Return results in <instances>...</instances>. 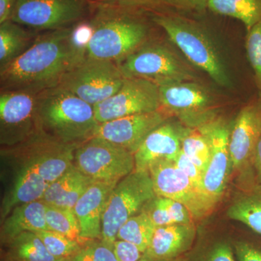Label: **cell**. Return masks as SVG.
<instances>
[{
  "instance_id": "23",
  "label": "cell",
  "mask_w": 261,
  "mask_h": 261,
  "mask_svg": "<svg viewBox=\"0 0 261 261\" xmlns=\"http://www.w3.org/2000/svg\"><path fill=\"white\" fill-rule=\"evenodd\" d=\"M39 34L11 20L0 24V68L22 56Z\"/></svg>"
},
{
  "instance_id": "12",
  "label": "cell",
  "mask_w": 261,
  "mask_h": 261,
  "mask_svg": "<svg viewBox=\"0 0 261 261\" xmlns=\"http://www.w3.org/2000/svg\"><path fill=\"white\" fill-rule=\"evenodd\" d=\"M39 93L25 91H4L0 93L2 143H23L42 133L38 119Z\"/></svg>"
},
{
  "instance_id": "43",
  "label": "cell",
  "mask_w": 261,
  "mask_h": 261,
  "mask_svg": "<svg viewBox=\"0 0 261 261\" xmlns=\"http://www.w3.org/2000/svg\"><path fill=\"white\" fill-rule=\"evenodd\" d=\"M63 261H69V260H68V258H67V259H65V260H63Z\"/></svg>"
},
{
  "instance_id": "11",
  "label": "cell",
  "mask_w": 261,
  "mask_h": 261,
  "mask_svg": "<svg viewBox=\"0 0 261 261\" xmlns=\"http://www.w3.org/2000/svg\"><path fill=\"white\" fill-rule=\"evenodd\" d=\"M161 109L178 117L185 126L196 128L215 118L214 98L194 82L159 86Z\"/></svg>"
},
{
  "instance_id": "16",
  "label": "cell",
  "mask_w": 261,
  "mask_h": 261,
  "mask_svg": "<svg viewBox=\"0 0 261 261\" xmlns=\"http://www.w3.org/2000/svg\"><path fill=\"white\" fill-rule=\"evenodd\" d=\"M261 137V92L239 113L231 129L229 149L232 169L243 171L252 163Z\"/></svg>"
},
{
  "instance_id": "27",
  "label": "cell",
  "mask_w": 261,
  "mask_h": 261,
  "mask_svg": "<svg viewBox=\"0 0 261 261\" xmlns=\"http://www.w3.org/2000/svg\"><path fill=\"white\" fill-rule=\"evenodd\" d=\"M156 226L144 211L132 216L120 228L117 240L135 244L144 253L147 250Z\"/></svg>"
},
{
  "instance_id": "4",
  "label": "cell",
  "mask_w": 261,
  "mask_h": 261,
  "mask_svg": "<svg viewBox=\"0 0 261 261\" xmlns=\"http://www.w3.org/2000/svg\"><path fill=\"white\" fill-rule=\"evenodd\" d=\"M152 20L166 32L192 64L221 87H230L231 80L219 51L197 24L168 13H154Z\"/></svg>"
},
{
  "instance_id": "31",
  "label": "cell",
  "mask_w": 261,
  "mask_h": 261,
  "mask_svg": "<svg viewBox=\"0 0 261 261\" xmlns=\"http://www.w3.org/2000/svg\"><path fill=\"white\" fill-rule=\"evenodd\" d=\"M35 233L42 240L49 253L58 258H69L82 246L79 242L51 230H43Z\"/></svg>"
},
{
  "instance_id": "35",
  "label": "cell",
  "mask_w": 261,
  "mask_h": 261,
  "mask_svg": "<svg viewBox=\"0 0 261 261\" xmlns=\"http://www.w3.org/2000/svg\"><path fill=\"white\" fill-rule=\"evenodd\" d=\"M173 162L181 171H183L188 176L196 186L205 191L203 187L204 173L200 171V168L197 167L187 155H185L182 151L178 154Z\"/></svg>"
},
{
  "instance_id": "7",
  "label": "cell",
  "mask_w": 261,
  "mask_h": 261,
  "mask_svg": "<svg viewBox=\"0 0 261 261\" xmlns=\"http://www.w3.org/2000/svg\"><path fill=\"white\" fill-rule=\"evenodd\" d=\"M125 80L115 62L86 56L58 86L95 106L116 93Z\"/></svg>"
},
{
  "instance_id": "10",
  "label": "cell",
  "mask_w": 261,
  "mask_h": 261,
  "mask_svg": "<svg viewBox=\"0 0 261 261\" xmlns=\"http://www.w3.org/2000/svg\"><path fill=\"white\" fill-rule=\"evenodd\" d=\"M148 171L156 196L183 204L195 220L207 217L218 204L204 190L196 186L172 161H155L149 166Z\"/></svg>"
},
{
  "instance_id": "14",
  "label": "cell",
  "mask_w": 261,
  "mask_h": 261,
  "mask_svg": "<svg viewBox=\"0 0 261 261\" xmlns=\"http://www.w3.org/2000/svg\"><path fill=\"white\" fill-rule=\"evenodd\" d=\"M211 144V160L204 173V190L217 203L222 198L232 169L229 149L231 129L222 119L211 120L200 126Z\"/></svg>"
},
{
  "instance_id": "1",
  "label": "cell",
  "mask_w": 261,
  "mask_h": 261,
  "mask_svg": "<svg viewBox=\"0 0 261 261\" xmlns=\"http://www.w3.org/2000/svg\"><path fill=\"white\" fill-rule=\"evenodd\" d=\"M86 56L73 39V27L39 33L32 47L0 68L1 92L39 93L53 88Z\"/></svg>"
},
{
  "instance_id": "26",
  "label": "cell",
  "mask_w": 261,
  "mask_h": 261,
  "mask_svg": "<svg viewBox=\"0 0 261 261\" xmlns=\"http://www.w3.org/2000/svg\"><path fill=\"white\" fill-rule=\"evenodd\" d=\"M10 255L14 261H63L49 253L35 232L27 231L10 241Z\"/></svg>"
},
{
  "instance_id": "21",
  "label": "cell",
  "mask_w": 261,
  "mask_h": 261,
  "mask_svg": "<svg viewBox=\"0 0 261 261\" xmlns=\"http://www.w3.org/2000/svg\"><path fill=\"white\" fill-rule=\"evenodd\" d=\"M49 185L30 163H27L19 173L9 195L3 202V217L16 206L42 200Z\"/></svg>"
},
{
  "instance_id": "41",
  "label": "cell",
  "mask_w": 261,
  "mask_h": 261,
  "mask_svg": "<svg viewBox=\"0 0 261 261\" xmlns=\"http://www.w3.org/2000/svg\"><path fill=\"white\" fill-rule=\"evenodd\" d=\"M193 10H203L207 9L209 0H185Z\"/></svg>"
},
{
  "instance_id": "2",
  "label": "cell",
  "mask_w": 261,
  "mask_h": 261,
  "mask_svg": "<svg viewBox=\"0 0 261 261\" xmlns=\"http://www.w3.org/2000/svg\"><path fill=\"white\" fill-rule=\"evenodd\" d=\"M142 12L93 4L89 19L92 34L86 56L117 63L145 44L149 27Z\"/></svg>"
},
{
  "instance_id": "42",
  "label": "cell",
  "mask_w": 261,
  "mask_h": 261,
  "mask_svg": "<svg viewBox=\"0 0 261 261\" xmlns=\"http://www.w3.org/2000/svg\"><path fill=\"white\" fill-rule=\"evenodd\" d=\"M139 261H163V260H152V259L149 258V257L144 256L143 257H142V259H141L140 260H139ZM171 261H175V260H171Z\"/></svg>"
},
{
  "instance_id": "3",
  "label": "cell",
  "mask_w": 261,
  "mask_h": 261,
  "mask_svg": "<svg viewBox=\"0 0 261 261\" xmlns=\"http://www.w3.org/2000/svg\"><path fill=\"white\" fill-rule=\"evenodd\" d=\"M37 113L41 132L67 145L92 138L99 124L93 106L59 86L39 92Z\"/></svg>"
},
{
  "instance_id": "37",
  "label": "cell",
  "mask_w": 261,
  "mask_h": 261,
  "mask_svg": "<svg viewBox=\"0 0 261 261\" xmlns=\"http://www.w3.org/2000/svg\"><path fill=\"white\" fill-rule=\"evenodd\" d=\"M202 261H236L231 245L226 242L216 244Z\"/></svg>"
},
{
  "instance_id": "25",
  "label": "cell",
  "mask_w": 261,
  "mask_h": 261,
  "mask_svg": "<svg viewBox=\"0 0 261 261\" xmlns=\"http://www.w3.org/2000/svg\"><path fill=\"white\" fill-rule=\"evenodd\" d=\"M207 8L240 20L250 30L261 20V0H209Z\"/></svg>"
},
{
  "instance_id": "9",
  "label": "cell",
  "mask_w": 261,
  "mask_h": 261,
  "mask_svg": "<svg viewBox=\"0 0 261 261\" xmlns=\"http://www.w3.org/2000/svg\"><path fill=\"white\" fill-rule=\"evenodd\" d=\"M73 162L94 181H119L135 170V154L95 136L75 149Z\"/></svg>"
},
{
  "instance_id": "34",
  "label": "cell",
  "mask_w": 261,
  "mask_h": 261,
  "mask_svg": "<svg viewBox=\"0 0 261 261\" xmlns=\"http://www.w3.org/2000/svg\"><path fill=\"white\" fill-rule=\"evenodd\" d=\"M141 211H144L156 227L174 224L166 205V198L157 197L147 202Z\"/></svg>"
},
{
  "instance_id": "8",
  "label": "cell",
  "mask_w": 261,
  "mask_h": 261,
  "mask_svg": "<svg viewBox=\"0 0 261 261\" xmlns=\"http://www.w3.org/2000/svg\"><path fill=\"white\" fill-rule=\"evenodd\" d=\"M116 63L125 79H143L158 86L195 80L176 55L160 44H144Z\"/></svg>"
},
{
  "instance_id": "38",
  "label": "cell",
  "mask_w": 261,
  "mask_h": 261,
  "mask_svg": "<svg viewBox=\"0 0 261 261\" xmlns=\"http://www.w3.org/2000/svg\"><path fill=\"white\" fill-rule=\"evenodd\" d=\"M238 261H261V250L251 243L238 242L234 245Z\"/></svg>"
},
{
  "instance_id": "5",
  "label": "cell",
  "mask_w": 261,
  "mask_h": 261,
  "mask_svg": "<svg viewBox=\"0 0 261 261\" xmlns=\"http://www.w3.org/2000/svg\"><path fill=\"white\" fill-rule=\"evenodd\" d=\"M156 197L148 171H137L122 178L113 189L102 221V240L113 244L120 228Z\"/></svg>"
},
{
  "instance_id": "32",
  "label": "cell",
  "mask_w": 261,
  "mask_h": 261,
  "mask_svg": "<svg viewBox=\"0 0 261 261\" xmlns=\"http://www.w3.org/2000/svg\"><path fill=\"white\" fill-rule=\"evenodd\" d=\"M69 261H118L115 255L113 244L107 243L102 239L89 240L82 245L80 250Z\"/></svg>"
},
{
  "instance_id": "28",
  "label": "cell",
  "mask_w": 261,
  "mask_h": 261,
  "mask_svg": "<svg viewBox=\"0 0 261 261\" xmlns=\"http://www.w3.org/2000/svg\"><path fill=\"white\" fill-rule=\"evenodd\" d=\"M181 151L205 173L211 160V144L202 127H187L182 137Z\"/></svg>"
},
{
  "instance_id": "17",
  "label": "cell",
  "mask_w": 261,
  "mask_h": 261,
  "mask_svg": "<svg viewBox=\"0 0 261 261\" xmlns=\"http://www.w3.org/2000/svg\"><path fill=\"white\" fill-rule=\"evenodd\" d=\"M187 126L180 122L166 120L152 130L135 154V170L148 171L160 160L174 161L181 151L182 137Z\"/></svg>"
},
{
  "instance_id": "40",
  "label": "cell",
  "mask_w": 261,
  "mask_h": 261,
  "mask_svg": "<svg viewBox=\"0 0 261 261\" xmlns=\"http://www.w3.org/2000/svg\"><path fill=\"white\" fill-rule=\"evenodd\" d=\"M252 164L256 171L257 180L261 185V137L254 152Z\"/></svg>"
},
{
  "instance_id": "18",
  "label": "cell",
  "mask_w": 261,
  "mask_h": 261,
  "mask_svg": "<svg viewBox=\"0 0 261 261\" xmlns=\"http://www.w3.org/2000/svg\"><path fill=\"white\" fill-rule=\"evenodd\" d=\"M118 181H94L73 207L86 242L102 238V221L110 195Z\"/></svg>"
},
{
  "instance_id": "36",
  "label": "cell",
  "mask_w": 261,
  "mask_h": 261,
  "mask_svg": "<svg viewBox=\"0 0 261 261\" xmlns=\"http://www.w3.org/2000/svg\"><path fill=\"white\" fill-rule=\"evenodd\" d=\"M113 248L118 261H139L145 254L135 244L125 240H116Z\"/></svg>"
},
{
  "instance_id": "13",
  "label": "cell",
  "mask_w": 261,
  "mask_h": 261,
  "mask_svg": "<svg viewBox=\"0 0 261 261\" xmlns=\"http://www.w3.org/2000/svg\"><path fill=\"white\" fill-rule=\"evenodd\" d=\"M94 109L99 123L159 111L161 109L159 87L143 79H126L116 93L94 106Z\"/></svg>"
},
{
  "instance_id": "20",
  "label": "cell",
  "mask_w": 261,
  "mask_h": 261,
  "mask_svg": "<svg viewBox=\"0 0 261 261\" xmlns=\"http://www.w3.org/2000/svg\"><path fill=\"white\" fill-rule=\"evenodd\" d=\"M94 181L73 164L63 176L49 185L42 201L47 205L73 209L77 201Z\"/></svg>"
},
{
  "instance_id": "33",
  "label": "cell",
  "mask_w": 261,
  "mask_h": 261,
  "mask_svg": "<svg viewBox=\"0 0 261 261\" xmlns=\"http://www.w3.org/2000/svg\"><path fill=\"white\" fill-rule=\"evenodd\" d=\"M245 47L247 59L251 65L255 82L261 92V20L247 31Z\"/></svg>"
},
{
  "instance_id": "15",
  "label": "cell",
  "mask_w": 261,
  "mask_h": 261,
  "mask_svg": "<svg viewBox=\"0 0 261 261\" xmlns=\"http://www.w3.org/2000/svg\"><path fill=\"white\" fill-rule=\"evenodd\" d=\"M169 118L163 110L123 117L99 123L94 136L124 147L135 154L152 130Z\"/></svg>"
},
{
  "instance_id": "6",
  "label": "cell",
  "mask_w": 261,
  "mask_h": 261,
  "mask_svg": "<svg viewBox=\"0 0 261 261\" xmlns=\"http://www.w3.org/2000/svg\"><path fill=\"white\" fill-rule=\"evenodd\" d=\"M92 9L90 0H18L10 20L42 33L73 27Z\"/></svg>"
},
{
  "instance_id": "29",
  "label": "cell",
  "mask_w": 261,
  "mask_h": 261,
  "mask_svg": "<svg viewBox=\"0 0 261 261\" xmlns=\"http://www.w3.org/2000/svg\"><path fill=\"white\" fill-rule=\"evenodd\" d=\"M45 218L48 229L61 233L82 245L87 243L81 236L80 222L73 209L46 204Z\"/></svg>"
},
{
  "instance_id": "22",
  "label": "cell",
  "mask_w": 261,
  "mask_h": 261,
  "mask_svg": "<svg viewBox=\"0 0 261 261\" xmlns=\"http://www.w3.org/2000/svg\"><path fill=\"white\" fill-rule=\"evenodd\" d=\"M45 212L46 204L42 200L16 206L3 224L4 238L11 241L23 232L49 230L46 222Z\"/></svg>"
},
{
  "instance_id": "24",
  "label": "cell",
  "mask_w": 261,
  "mask_h": 261,
  "mask_svg": "<svg viewBox=\"0 0 261 261\" xmlns=\"http://www.w3.org/2000/svg\"><path fill=\"white\" fill-rule=\"evenodd\" d=\"M227 216L261 235V187L238 195L228 207Z\"/></svg>"
},
{
  "instance_id": "30",
  "label": "cell",
  "mask_w": 261,
  "mask_h": 261,
  "mask_svg": "<svg viewBox=\"0 0 261 261\" xmlns=\"http://www.w3.org/2000/svg\"><path fill=\"white\" fill-rule=\"evenodd\" d=\"M93 4L113 5L142 13H165L168 10H193L185 0H90Z\"/></svg>"
},
{
  "instance_id": "19",
  "label": "cell",
  "mask_w": 261,
  "mask_h": 261,
  "mask_svg": "<svg viewBox=\"0 0 261 261\" xmlns=\"http://www.w3.org/2000/svg\"><path fill=\"white\" fill-rule=\"evenodd\" d=\"M195 236L194 224L159 226L144 256L156 260H175L191 248Z\"/></svg>"
},
{
  "instance_id": "39",
  "label": "cell",
  "mask_w": 261,
  "mask_h": 261,
  "mask_svg": "<svg viewBox=\"0 0 261 261\" xmlns=\"http://www.w3.org/2000/svg\"><path fill=\"white\" fill-rule=\"evenodd\" d=\"M17 1L18 0H0V24L11 18Z\"/></svg>"
}]
</instances>
